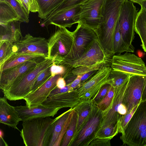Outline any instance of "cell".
Returning a JSON list of instances; mask_svg holds the SVG:
<instances>
[{
  "mask_svg": "<svg viewBox=\"0 0 146 146\" xmlns=\"http://www.w3.org/2000/svg\"><path fill=\"white\" fill-rule=\"evenodd\" d=\"M122 4L120 0H106L103 8L102 17L95 31L101 45L111 57L114 55V38Z\"/></svg>",
  "mask_w": 146,
  "mask_h": 146,
  "instance_id": "cell-1",
  "label": "cell"
},
{
  "mask_svg": "<svg viewBox=\"0 0 146 146\" xmlns=\"http://www.w3.org/2000/svg\"><path fill=\"white\" fill-rule=\"evenodd\" d=\"M120 139L123 145L146 146V101L139 104Z\"/></svg>",
  "mask_w": 146,
  "mask_h": 146,
  "instance_id": "cell-2",
  "label": "cell"
},
{
  "mask_svg": "<svg viewBox=\"0 0 146 146\" xmlns=\"http://www.w3.org/2000/svg\"><path fill=\"white\" fill-rule=\"evenodd\" d=\"M50 117L23 121L20 135L25 146H48L50 139L49 131L54 120Z\"/></svg>",
  "mask_w": 146,
  "mask_h": 146,
  "instance_id": "cell-3",
  "label": "cell"
},
{
  "mask_svg": "<svg viewBox=\"0 0 146 146\" xmlns=\"http://www.w3.org/2000/svg\"><path fill=\"white\" fill-rule=\"evenodd\" d=\"M74 31L71 32L66 28H59L48 40V58L52 59L53 64H58L67 55L74 44Z\"/></svg>",
  "mask_w": 146,
  "mask_h": 146,
  "instance_id": "cell-4",
  "label": "cell"
},
{
  "mask_svg": "<svg viewBox=\"0 0 146 146\" xmlns=\"http://www.w3.org/2000/svg\"><path fill=\"white\" fill-rule=\"evenodd\" d=\"M53 64L52 59L46 58L38 64L32 70L19 81L12 86L7 90L3 92L4 96L10 100L24 99L31 92L38 76Z\"/></svg>",
  "mask_w": 146,
  "mask_h": 146,
  "instance_id": "cell-5",
  "label": "cell"
},
{
  "mask_svg": "<svg viewBox=\"0 0 146 146\" xmlns=\"http://www.w3.org/2000/svg\"><path fill=\"white\" fill-rule=\"evenodd\" d=\"M102 115L103 112L98 109L96 104L93 102L88 119L70 146H88L95 139L96 134L100 128L103 119Z\"/></svg>",
  "mask_w": 146,
  "mask_h": 146,
  "instance_id": "cell-6",
  "label": "cell"
},
{
  "mask_svg": "<svg viewBox=\"0 0 146 146\" xmlns=\"http://www.w3.org/2000/svg\"><path fill=\"white\" fill-rule=\"evenodd\" d=\"M106 0H85L74 19L93 29L95 32L102 17L103 8Z\"/></svg>",
  "mask_w": 146,
  "mask_h": 146,
  "instance_id": "cell-7",
  "label": "cell"
},
{
  "mask_svg": "<svg viewBox=\"0 0 146 146\" xmlns=\"http://www.w3.org/2000/svg\"><path fill=\"white\" fill-rule=\"evenodd\" d=\"M137 11L133 3L128 0L122 4L119 18V30L125 43L131 49L135 48L132 43L135 38V27Z\"/></svg>",
  "mask_w": 146,
  "mask_h": 146,
  "instance_id": "cell-8",
  "label": "cell"
},
{
  "mask_svg": "<svg viewBox=\"0 0 146 146\" xmlns=\"http://www.w3.org/2000/svg\"><path fill=\"white\" fill-rule=\"evenodd\" d=\"M111 67L113 70L131 75L146 76V66L144 61L129 52L113 55L111 59Z\"/></svg>",
  "mask_w": 146,
  "mask_h": 146,
  "instance_id": "cell-9",
  "label": "cell"
},
{
  "mask_svg": "<svg viewBox=\"0 0 146 146\" xmlns=\"http://www.w3.org/2000/svg\"><path fill=\"white\" fill-rule=\"evenodd\" d=\"M46 58L31 59L0 72V88L3 92L8 90L32 70Z\"/></svg>",
  "mask_w": 146,
  "mask_h": 146,
  "instance_id": "cell-10",
  "label": "cell"
},
{
  "mask_svg": "<svg viewBox=\"0 0 146 146\" xmlns=\"http://www.w3.org/2000/svg\"><path fill=\"white\" fill-rule=\"evenodd\" d=\"M111 58L107 55L97 38L92 42L79 58L72 60L63 61L58 64L73 69L93 65Z\"/></svg>",
  "mask_w": 146,
  "mask_h": 146,
  "instance_id": "cell-11",
  "label": "cell"
},
{
  "mask_svg": "<svg viewBox=\"0 0 146 146\" xmlns=\"http://www.w3.org/2000/svg\"><path fill=\"white\" fill-rule=\"evenodd\" d=\"M74 31L75 37L74 44L69 54L61 62L79 58L92 42L97 38L94 30L80 23H78Z\"/></svg>",
  "mask_w": 146,
  "mask_h": 146,
  "instance_id": "cell-12",
  "label": "cell"
},
{
  "mask_svg": "<svg viewBox=\"0 0 146 146\" xmlns=\"http://www.w3.org/2000/svg\"><path fill=\"white\" fill-rule=\"evenodd\" d=\"M146 76L131 75L123 95L122 104L127 112L131 111L141 102Z\"/></svg>",
  "mask_w": 146,
  "mask_h": 146,
  "instance_id": "cell-13",
  "label": "cell"
},
{
  "mask_svg": "<svg viewBox=\"0 0 146 146\" xmlns=\"http://www.w3.org/2000/svg\"><path fill=\"white\" fill-rule=\"evenodd\" d=\"M13 53H38L48 58V40L45 38L34 36L28 33L13 43Z\"/></svg>",
  "mask_w": 146,
  "mask_h": 146,
  "instance_id": "cell-14",
  "label": "cell"
},
{
  "mask_svg": "<svg viewBox=\"0 0 146 146\" xmlns=\"http://www.w3.org/2000/svg\"><path fill=\"white\" fill-rule=\"evenodd\" d=\"M74 111V108H70L54 119L48 146H60L70 122Z\"/></svg>",
  "mask_w": 146,
  "mask_h": 146,
  "instance_id": "cell-15",
  "label": "cell"
},
{
  "mask_svg": "<svg viewBox=\"0 0 146 146\" xmlns=\"http://www.w3.org/2000/svg\"><path fill=\"white\" fill-rule=\"evenodd\" d=\"M128 81L119 87L114 88V94L112 101L108 108L103 112V119L100 128L118 122L120 117L118 110L122 104L123 95Z\"/></svg>",
  "mask_w": 146,
  "mask_h": 146,
  "instance_id": "cell-16",
  "label": "cell"
},
{
  "mask_svg": "<svg viewBox=\"0 0 146 146\" xmlns=\"http://www.w3.org/2000/svg\"><path fill=\"white\" fill-rule=\"evenodd\" d=\"M80 9L79 5L58 12L50 17L41 20L40 25L47 27L49 25L52 24L59 28H70L73 25L77 23L74 18Z\"/></svg>",
  "mask_w": 146,
  "mask_h": 146,
  "instance_id": "cell-17",
  "label": "cell"
},
{
  "mask_svg": "<svg viewBox=\"0 0 146 146\" xmlns=\"http://www.w3.org/2000/svg\"><path fill=\"white\" fill-rule=\"evenodd\" d=\"M62 75L57 74L51 76L45 83L35 91L29 93L24 98L28 107L41 104L45 101L50 93L56 87V82Z\"/></svg>",
  "mask_w": 146,
  "mask_h": 146,
  "instance_id": "cell-18",
  "label": "cell"
},
{
  "mask_svg": "<svg viewBox=\"0 0 146 146\" xmlns=\"http://www.w3.org/2000/svg\"><path fill=\"white\" fill-rule=\"evenodd\" d=\"M15 107L23 121L37 118L53 117L60 109L42 104L30 107L26 105Z\"/></svg>",
  "mask_w": 146,
  "mask_h": 146,
  "instance_id": "cell-19",
  "label": "cell"
},
{
  "mask_svg": "<svg viewBox=\"0 0 146 146\" xmlns=\"http://www.w3.org/2000/svg\"><path fill=\"white\" fill-rule=\"evenodd\" d=\"M77 89L74 90L48 97L42 104L45 106L59 108H73L80 102Z\"/></svg>",
  "mask_w": 146,
  "mask_h": 146,
  "instance_id": "cell-20",
  "label": "cell"
},
{
  "mask_svg": "<svg viewBox=\"0 0 146 146\" xmlns=\"http://www.w3.org/2000/svg\"><path fill=\"white\" fill-rule=\"evenodd\" d=\"M4 96L0 98V122L19 130L17 126L22 119L15 107L10 105Z\"/></svg>",
  "mask_w": 146,
  "mask_h": 146,
  "instance_id": "cell-21",
  "label": "cell"
},
{
  "mask_svg": "<svg viewBox=\"0 0 146 146\" xmlns=\"http://www.w3.org/2000/svg\"><path fill=\"white\" fill-rule=\"evenodd\" d=\"M19 21H15L5 24H0V42L9 41L14 43L22 37Z\"/></svg>",
  "mask_w": 146,
  "mask_h": 146,
  "instance_id": "cell-22",
  "label": "cell"
},
{
  "mask_svg": "<svg viewBox=\"0 0 146 146\" xmlns=\"http://www.w3.org/2000/svg\"><path fill=\"white\" fill-rule=\"evenodd\" d=\"M111 69V66H110L98 70L80 88L77 89L79 97L91 88L103 82H108V78Z\"/></svg>",
  "mask_w": 146,
  "mask_h": 146,
  "instance_id": "cell-23",
  "label": "cell"
},
{
  "mask_svg": "<svg viewBox=\"0 0 146 146\" xmlns=\"http://www.w3.org/2000/svg\"><path fill=\"white\" fill-rule=\"evenodd\" d=\"M47 58L44 55L35 53H12L0 66V72L31 59Z\"/></svg>",
  "mask_w": 146,
  "mask_h": 146,
  "instance_id": "cell-24",
  "label": "cell"
},
{
  "mask_svg": "<svg viewBox=\"0 0 146 146\" xmlns=\"http://www.w3.org/2000/svg\"><path fill=\"white\" fill-rule=\"evenodd\" d=\"M93 102L92 99L80 102L74 108V110L77 113V121L76 130L70 145L84 123L88 119L92 109Z\"/></svg>",
  "mask_w": 146,
  "mask_h": 146,
  "instance_id": "cell-25",
  "label": "cell"
},
{
  "mask_svg": "<svg viewBox=\"0 0 146 146\" xmlns=\"http://www.w3.org/2000/svg\"><path fill=\"white\" fill-rule=\"evenodd\" d=\"M135 31L139 36L142 47L146 52V11L141 7L137 13Z\"/></svg>",
  "mask_w": 146,
  "mask_h": 146,
  "instance_id": "cell-26",
  "label": "cell"
},
{
  "mask_svg": "<svg viewBox=\"0 0 146 146\" xmlns=\"http://www.w3.org/2000/svg\"><path fill=\"white\" fill-rule=\"evenodd\" d=\"M19 21L20 17L13 8L7 3L0 1V24Z\"/></svg>",
  "mask_w": 146,
  "mask_h": 146,
  "instance_id": "cell-27",
  "label": "cell"
},
{
  "mask_svg": "<svg viewBox=\"0 0 146 146\" xmlns=\"http://www.w3.org/2000/svg\"><path fill=\"white\" fill-rule=\"evenodd\" d=\"M64 0H35L38 9V16L44 19Z\"/></svg>",
  "mask_w": 146,
  "mask_h": 146,
  "instance_id": "cell-28",
  "label": "cell"
},
{
  "mask_svg": "<svg viewBox=\"0 0 146 146\" xmlns=\"http://www.w3.org/2000/svg\"><path fill=\"white\" fill-rule=\"evenodd\" d=\"M113 50L114 55L117 53L121 54L125 52H133L134 51L130 48L123 40L119 30V20L115 33Z\"/></svg>",
  "mask_w": 146,
  "mask_h": 146,
  "instance_id": "cell-29",
  "label": "cell"
},
{
  "mask_svg": "<svg viewBox=\"0 0 146 146\" xmlns=\"http://www.w3.org/2000/svg\"><path fill=\"white\" fill-rule=\"evenodd\" d=\"M111 59L99 62L93 65L79 66L73 68L71 70L72 73L75 76L82 75L90 71L98 70L104 67L111 66Z\"/></svg>",
  "mask_w": 146,
  "mask_h": 146,
  "instance_id": "cell-30",
  "label": "cell"
},
{
  "mask_svg": "<svg viewBox=\"0 0 146 146\" xmlns=\"http://www.w3.org/2000/svg\"><path fill=\"white\" fill-rule=\"evenodd\" d=\"M131 75L111 69L108 78L109 84L114 88L119 87L128 80Z\"/></svg>",
  "mask_w": 146,
  "mask_h": 146,
  "instance_id": "cell-31",
  "label": "cell"
},
{
  "mask_svg": "<svg viewBox=\"0 0 146 146\" xmlns=\"http://www.w3.org/2000/svg\"><path fill=\"white\" fill-rule=\"evenodd\" d=\"M119 132L118 122L99 128L95 138L111 140Z\"/></svg>",
  "mask_w": 146,
  "mask_h": 146,
  "instance_id": "cell-32",
  "label": "cell"
},
{
  "mask_svg": "<svg viewBox=\"0 0 146 146\" xmlns=\"http://www.w3.org/2000/svg\"><path fill=\"white\" fill-rule=\"evenodd\" d=\"M77 121V113L74 109L70 122L62 139L60 146H69L76 130Z\"/></svg>",
  "mask_w": 146,
  "mask_h": 146,
  "instance_id": "cell-33",
  "label": "cell"
},
{
  "mask_svg": "<svg viewBox=\"0 0 146 146\" xmlns=\"http://www.w3.org/2000/svg\"><path fill=\"white\" fill-rule=\"evenodd\" d=\"M5 1L8 3L15 10L20 17L21 21L28 23L29 16L24 9L17 0H0Z\"/></svg>",
  "mask_w": 146,
  "mask_h": 146,
  "instance_id": "cell-34",
  "label": "cell"
},
{
  "mask_svg": "<svg viewBox=\"0 0 146 146\" xmlns=\"http://www.w3.org/2000/svg\"><path fill=\"white\" fill-rule=\"evenodd\" d=\"M114 94V88L111 85L107 93L104 97L96 104L99 109L103 112L105 111L110 106Z\"/></svg>",
  "mask_w": 146,
  "mask_h": 146,
  "instance_id": "cell-35",
  "label": "cell"
},
{
  "mask_svg": "<svg viewBox=\"0 0 146 146\" xmlns=\"http://www.w3.org/2000/svg\"><path fill=\"white\" fill-rule=\"evenodd\" d=\"M13 43L8 41L0 42V66L12 53Z\"/></svg>",
  "mask_w": 146,
  "mask_h": 146,
  "instance_id": "cell-36",
  "label": "cell"
},
{
  "mask_svg": "<svg viewBox=\"0 0 146 146\" xmlns=\"http://www.w3.org/2000/svg\"><path fill=\"white\" fill-rule=\"evenodd\" d=\"M85 0H64L46 18L52 16L59 11L71 9L80 5Z\"/></svg>",
  "mask_w": 146,
  "mask_h": 146,
  "instance_id": "cell-37",
  "label": "cell"
},
{
  "mask_svg": "<svg viewBox=\"0 0 146 146\" xmlns=\"http://www.w3.org/2000/svg\"><path fill=\"white\" fill-rule=\"evenodd\" d=\"M51 66L46 69L38 76L35 80L31 92L37 90L52 76L50 70Z\"/></svg>",
  "mask_w": 146,
  "mask_h": 146,
  "instance_id": "cell-38",
  "label": "cell"
},
{
  "mask_svg": "<svg viewBox=\"0 0 146 146\" xmlns=\"http://www.w3.org/2000/svg\"><path fill=\"white\" fill-rule=\"evenodd\" d=\"M138 105L135 106L131 111L122 115L118 121L119 132L122 133L125 127L129 122Z\"/></svg>",
  "mask_w": 146,
  "mask_h": 146,
  "instance_id": "cell-39",
  "label": "cell"
},
{
  "mask_svg": "<svg viewBox=\"0 0 146 146\" xmlns=\"http://www.w3.org/2000/svg\"><path fill=\"white\" fill-rule=\"evenodd\" d=\"M110 86L111 85L108 84L104 85L98 93L92 99L96 104L100 102L105 96Z\"/></svg>",
  "mask_w": 146,
  "mask_h": 146,
  "instance_id": "cell-40",
  "label": "cell"
},
{
  "mask_svg": "<svg viewBox=\"0 0 146 146\" xmlns=\"http://www.w3.org/2000/svg\"><path fill=\"white\" fill-rule=\"evenodd\" d=\"M50 70L52 76L57 74L63 76L66 72V68L62 65L53 64L50 67Z\"/></svg>",
  "mask_w": 146,
  "mask_h": 146,
  "instance_id": "cell-41",
  "label": "cell"
},
{
  "mask_svg": "<svg viewBox=\"0 0 146 146\" xmlns=\"http://www.w3.org/2000/svg\"><path fill=\"white\" fill-rule=\"evenodd\" d=\"M110 140L95 138L89 144L88 146H110Z\"/></svg>",
  "mask_w": 146,
  "mask_h": 146,
  "instance_id": "cell-42",
  "label": "cell"
},
{
  "mask_svg": "<svg viewBox=\"0 0 146 146\" xmlns=\"http://www.w3.org/2000/svg\"><path fill=\"white\" fill-rule=\"evenodd\" d=\"M74 90L69 84L66 85L65 87L62 88H59L56 87L50 92L48 97L61 93L72 91Z\"/></svg>",
  "mask_w": 146,
  "mask_h": 146,
  "instance_id": "cell-43",
  "label": "cell"
},
{
  "mask_svg": "<svg viewBox=\"0 0 146 146\" xmlns=\"http://www.w3.org/2000/svg\"><path fill=\"white\" fill-rule=\"evenodd\" d=\"M24 9L26 12L29 16L31 3L30 0H17Z\"/></svg>",
  "mask_w": 146,
  "mask_h": 146,
  "instance_id": "cell-44",
  "label": "cell"
},
{
  "mask_svg": "<svg viewBox=\"0 0 146 146\" xmlns=\"http://www.w3.org/2000/svg\"><path fill=\"white\" fill-rule=\"evenodd\" d=\"M69 84L74 90L80 88L81 85V76L80 75L77 76L75 79Z\"/></svg>",
  "mask_w": 146,
  "mask_h": 146,
  "instance_id": "cell-45",
  "label": "cell"
},
{
  "mask_svg": "<svg viewBox=\"0 0 146 146\" xmlns=\"http://www.w3.org/2000/svg\"><path fill=\"white\" fill-rule=\"evenodd\" d=\"M98 70H94L86 73L81 76V85L93 76Z\"/></svg>",
  "mask_w": 146,
  "mask_h": 146,
  "instance_id": "cell-46",
  "label": "cell"
},
{
  "mask_svg": "<svg viewBox=\"0 0 146 146\" xmlns=\"http://www.w3.org/2000/svg\"><path fill=\"white\" fill-rule=\"evenodd\" d=\"M56 87L62 88H64L66 85L64 79L62 76L60 77L57 80L56 83Z\"/></svg>",
  "mask_w": 146,
  "mask_h": 146,
  "instance_id": "cell-47",
  "label": "cell"
},
{
  "mask_svg": "<svg viewBox=\"0 0 146 146\" xmlns=\"http://www.w3.org/2000/svg\"><path fill=\"white\" fill-rule=\"evenodd\" d=\"M30 0L31 3V8L30 11L32 12H38V7L35 0Z\"/></svg>",
  "mask_w": 146,
  "mask_h": 146,
  "instance_id": "cell-48",
  "label": "cell"
},
{
  "mask_svg": "<svg viewBox=\"0 0 146 146\" xmlns=\"http://www.w3.org/2000/svg\"><path fill=\"white\" fill-rule=\"evenodd\" d=\"M118 112L120 118L122 115L125 114L127 113L126 108L122 104L119 107Z\"/></svg>",
  "mask_w": 146,
  "mask_h": 146,
  "instance_id": "cell-49",
  "label": "cell"
},
{
  "mask_svg": "<svg viewBox=\"0 0 146 146\" xmlns=\"http://www.w3.org/2000/svg\"><path fill=\"white\" fill-rule=\"evenodd\" d=\"M146 101V78L141 98V101Z\"/></svg>",
  "mask_w": 146,
  "mask_h": 146,
  "instance_id": "cell-50",
  "label": "cell"
},
{
  "mask_svg": "<svg viewBox=\"0 0 146 146\" xmlns=\"http://www.w3.org/2000/svg\"><path fill=\"white\" fill-rule=\"evenodd\" d=\"M136 3L139 4L141 8L146 11V0H142L137 2Z\"/></svg>",
  "mask_w": 146,
  "mask_h": 146,
  "instance_id": "cell-51",
  "label": "cell"
},
{
  "mask_svg": "<svg viewBox=\"0 0 146 146\" xmlns=\"http://www.w3.org/2000/svg\"><path fill=\"white\" fill-rule=\"evenodd\" d=\"M133 3H136L137 2L142 0H128Z\"/></svg>",
  "mask_w": 146,
  "mask_h": 146,
  "instance_id": "cell-52",
  "label": "cell"
},
{
  "mask_svg": "<svg viewBox=\"0 0 146 146\" xmlns=\"http://www.w3.org/2000/svg\"><path fill=\"white\" fill-rule=\"evenodd\" d=\"M123 3L127 0H120Z\"/></svg>",
  "mask_w": 146,
  "mask_h": 146,
  "instance_id": "cell-53",
  "label": "cell"
}]
</instances>
